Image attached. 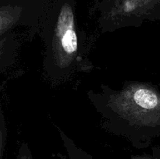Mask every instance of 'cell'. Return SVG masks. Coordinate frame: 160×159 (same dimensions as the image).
<instances>
[{"mask_svg": "<svg viewBox=\"0 0 160 159\" xmlns=\"http://www.w3.org/2000/svg\"><path fill=\"white\" fill-rule=\"evenodd\" d=\"M87 95L101 115L102 128L134 147H146L160 133V92L152 84L127 80L118 90L101 84L100 90Z\"/></svg>", "mask_w": 160, "mask_h": 159, "instance_id": "1", "label": "cell"}, {"mask_svg": "<svg viewBox=\"0 0 160 159\" xmlns=\"http://www.w3.org/2000/svg\"><path fill=\"white\" fill-rule=\"evenodd\" d=\"M38 33L45 45L43 71L52 84L68 80L75 73L93 69L87 57L86 35L78 26L71 0H62L43 14Z\"/></svg>", "mask_w": 160, "mask_h": 159, "instance_id": "2", "label": "cell"}, {"mask_svg": "<svg viewBox=\"0 0 160 159\" xmlns=\"http://www.w3.org/2000/svg\"><path fill=\"white\" fill-rule=\"evenodd\" d=\"M42 16L41 8L23 0H0V37L18 27L28 28L34 35L38 33Z\"/></svg>", "mask_w": 160, "mask_h": 159, "instance_id": "3", "label": "cell"}, {"mask_svg": "<svg viewBox=\"0 0 160 159\" xmlns=\"http://www.w3.org/2000/svg\"><path fill=\"white\" fill-rule=\"evenodd\" d=\"M20 41L14 31L0 37V73L9 70L16 62Z\"/></svg>", "mask_w": 160, "mask_h": 159, "instance_id": "4", "label": "cell"}, {"mask_svg": "<svg viewBox=\"0 0 160 159\" xmlns=\"http://www.w3.org/2000/svg\"><path fill=\"white\" fill-rule=\"evenodd\" d=\"M7 136L8 130L6 117H5L2 108L0 107V159H3Z\"/></svg>", "mask_w": 160, "mask_h": 159, "instance_id": "5", "label": "cell"}, {"mask_svg": "<svg viewBox=\"0 0 160 159\" xmlns=\"http://www.w3.org/2000/svg\"><path fill=\"white\" fill-rule=\"evenodd\" d=\"M16 159H34L31 149L26 142H23L20 144Z\"/></svg>", "mask_w": 160, "mask_h": 159, "instance_id": "6", "label": "cell"}, {"mask_svg": "<svg viewBox=\"0 0 160 159\" xmlns=\"http://www.w3.org/2000/svg\"><path fill=\"white\" fill-rule=\"evenodd\" d=\"M131 159H160V149L154 147L153 148L152 154L132 156Z\"/></svg>", "mask_w": 160, "mask_h": 159, "instance_id": "7", "label": "cell"}, {"mask_svg": "<svg viewBox=\"0 0 160 159\" xmlns=\"http://www.w3.org/2000/svg\"><path fill=\"white\" fill-rule=\"evenodd\" d=\"M116 0H101L100 2L98 3V7L99 9V12L105 10L106 9H107L110 5H112V3L115 2Z\"/></svg>", "mask_w": 160, "mask_h": 159, "instance_id": "8", "label": "cell"}, {"mask_svg": "<svg viewBox=\"0 0 160 159\" xmlns=\"http://www.w3.org/2000/svg\"><path fill=\"white\" fill-rule=\"evenodd\" d=\"M6 81H4V82L2 83V84H0V93H1L2 91V90L4 89V87H6Z\"/></svg>", "mask_w": 160, "mask_h": 159, "instance_id": "9", "label": "cell"}]
</instances>
